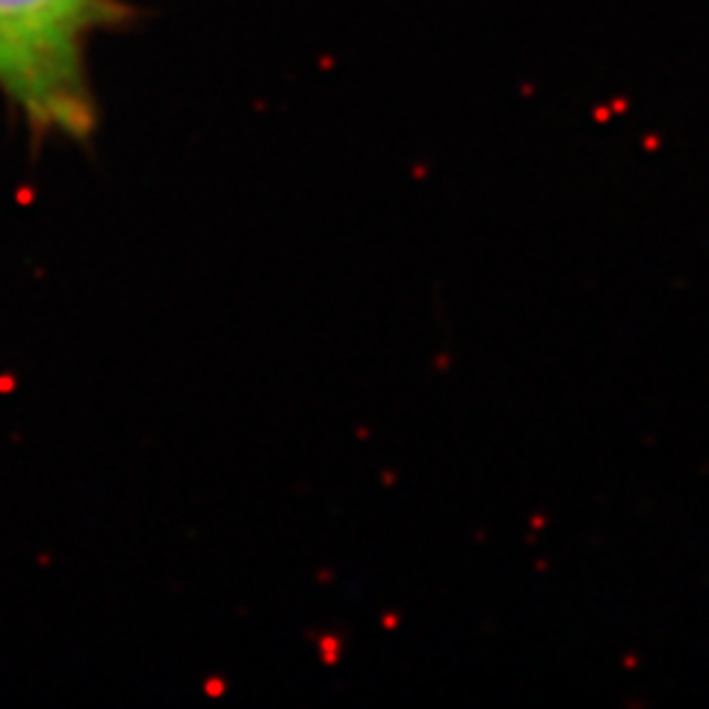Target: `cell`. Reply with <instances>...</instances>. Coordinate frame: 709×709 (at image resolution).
Here are the masks:
<instances>
[{
	"instance_id": "6da1fadb",
	"label": "cell",
	"mask_w": 709,
	"mask_h": 709,
	"mask_svg": "<svg viewBox=\"0 0 709 709\" xmlns=\"http://www.w3.org/2000/svg\"><path fill=\"white\" fill-rule=\"evenodd\" d=\"M119 19L116 0H0V93L36 133H93L98 112L86 45Z\"/></svg>"
}]
</instances>
